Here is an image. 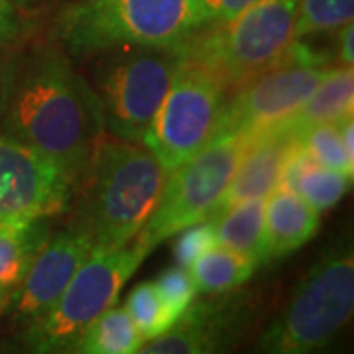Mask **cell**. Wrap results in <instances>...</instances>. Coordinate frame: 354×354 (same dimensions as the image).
I'll return each instance as SVG.
<instances>
[{"label": "cell", "mask_w": 354, "mask_h": 354, "mask_svg": "<svg viewBox=\"0 0 354 354\" xmlns=\"http://www.w3.org/2000/svg\"><path fill=\"white\" fill-rule=\"evenodd\" d=\"M104 132L95 91L64 51L36 48L12 55L0 134L46 156L75 185Z\"/></svg>", "instance_id": "6da1fadb"}, {"label": "cell", "mask_w": 354, "mask_h": 354, "mask_svg": "<svg viewBox=\"0 0 354 354\" xmlns=\"http://www.w3.org/2000/svg\"><path fill=\"white\" fill-rule=\"evenodd\" d=\"M167 174L144 144L104 132L73 185L77 225L95 248H122L138 236L162 197Z\"/></svg>", "instance_id": "7a4b0ae2"}, {"label": "cell", "mask_w": 354, "mask_h": 354, "mask_svg": "<svg viewBox=\"0 0 354 354\" xmlns=\"http://www.w3.org/2000/svg\"><path fill=\"white\" fill-rule=\"evenodd\" d=\"M297 6L299 0H258L228 22L199 26L181 41L185 57L213 73L232 97L286 62Z\"/></svg>", "instance_id": "3957f363"}, {"label": "cell", "mask_w": 354, "mask_h": 354, "mask_svg": "<svg viewBox=\"0 0 354 354\" xmlns=\"http://www.w3.org/2000/svg\"><path fill=\"white\" fill-rule=\"evenodd\" d=\"M201 26L197 0H79L57 16L73 57L120 46H174Z\"/></svg>", "instance_id": "277c9868"}, {"label": "cell", "mask_w": 354, "mask_h": 354, "mask_svg": "<svg viewBox=\"0 0 354 354\" xmlns=\"http://www.w3.org/2000/svg\"><path fill=\"white\" fill-rule=\"evenodd\" d=\"M183 62V44L120 46L99 51L88 83L101 104L104 130L116 138L144 144Z\"/></svg>", "instance_id": "5b68a950"}, {"label": "cell", "mask_w": 354, "mask_h": 354, "mask_svg": "<svg viewBox=\"0 0 354 354\" xmlns=\"http://www.w3.org/2000/svg\"><path fill=\"white\" fill-rule=\"evenodd\" d=\"M250 138L244 130L223 128L189 162L167 174L160 201L134 239L140 252L148 256L160 242L176 236L183 228L209 221Z\"/></svg>", "instance_id": "8992f818"}, {"label": "cell", "mask_w": 354, "mask_h": 354, "mask_svg": "<svg viewBox=\"0 0 354 354\" xmlns=\"http://www.w3.org/2000/svg\"><path fill=\"white\" fill-rule=\"evenodd\" d=\"M354 309L353 254H329L301 279L283 313L260 337L264 353L321 351L351 321Z\"/></svg>", "instance_id": "52a82bcc"}, {"label": "cell", "mask_w": 354, "mask_h": 354, "mask_svg": "<svg viewBox=\"0 0 354 354\" xmlns=\"http://www.w3.org/2000/svg\"><path fill=\"white\" fill-rule=\"evenodd\" d=\"M144 258L134 241L114 250L93 248L59 299L44 315L28 323L26 346L32 353H69L79 335L116 304L124 283Z\"/></svg>", "instance_id": "ba28073f"}, {"label": "cell", "mask_w": 354, "mask_h": 354, "mask_svg": "<svg viewBox=\"0 0 354 354\" xmlns=\"http://www.w3.org/2000/svg\"><path fill=\"white\" fill-rule=\"evenodd\" d=\"M228 99L213 73L185 57L144 138L165 174L189 162L223 130Z\"/></svg>", "instance_id": "9c48e42d"}, {"label": "cell", "mask_w": 354, "mask_h": 354, "mask_svg": "<svg viewBox=\"0 0 354 354\" xmlns=\"http://www.w3.org/2000/svg\"><path fill=\"white\" fill-rule=\"evenodd\" d=\"M73 205V181L46 156L0 134V223L53 218Z\"/></svg>", "instance_id": "30bf717a"}, {"label": "cell", "mask_w": 354, "mask_h": 354, "mask_svg": "<svg viewBox=\"0 0 354 354\" xmlns=\"http://www.w3.org/2000/svg\"><path fill=\"white\" fill-rule=\"evenodd\" d=\"M330 71L333 67L288 62L266 71L228 99L223 128L256 132L278 124L311 97Z\"/></svg>", "instance_id": "8fae6325"}, {"label": "cell", "mask_w": 354, "mask_h": 354, "mask_svg": "<svg viewBox=\"0 0 354 354\" xmlns=\"http://www.w3.org/2000/svg\"><path fill=\"white\" fill-rule=\"evenodd\" d=\"M93 248V236L77 223L50 236L36 254L20 286L14 288L8 305L14 321L28 325L44 315L59 299Z\"/></svg>", "instance_id": "7c38bea8"}, {"label": "cell", "mask_w": 354, "mask_h": 354, "mask_svg": "<svg viewBox=\"0 0 354 354\" xmlns=\"http://www.w3.org/2000/svg\"><path fill=\"white\" fill-rule=\"evenodd\" d=\"M246 311L241 301H236V297H228L223 301H209V304H191L187 311L174 323L171 329L152 341L144 342L140 353H218L230 342L236 341Z\"/></svg>", "instance_id": "4fadbf2b"}, {"label": "cell", "mask_w": 354, "mask_h": 354, "mask_svg": "<svg viewBox=\"0 0 354 354\" xmlns=\"http://www.w3.org/2000/svg\"><path fill=\"white\" fill-rule=\"evenodd\" d=\"M248 134L252 136L250 144L209 221H216L239 203L256 197H268L272 191L279 187L283 165L295 144V134L279 122Z\"/></svg>", "instance_id": "5bb4252c"}, {"label": "cell", "mask_w": 354, "mask_h": 354, "mask_svg": "<svg viewBox=\"0 0 354 354\" xmlns=\"http://www.w3.org/2000/svg\"><path fill=\"white\" fill-rule=\"evenodd\" d=\"M321 225V213L293 189L278 187L264 199V256L278 260L299 250Z\"/></svg>", "instance_id": "9a60e30c"}, {"label": "cell", "mask_w": 354, "mask_h": 354, "mask_svg": "<svg viewBox=\"0 0 354 354\" xmlns=\"http://www.w3.org/2000/svg\"><path fill=\"white\" fill-rule=\"evenodd\" d=\"M354 102V73L353 67H333L323 83L311 93V97L279 124L297 132L317 122H339L353 116Z\"/></svg>", "instance_id": "2e32d148"}, {"label": "cell", "mask_w": 354, "mask_h": 354, "mask_svg": "<svg viewBox=\"0 0 354 354\" xmlns=\"http://www.w3.org/2000/svg\"><path fill=\"white\" fill-rule=\"evenodd\" d=\"M48 239V218L0 223V288L20 286Z\"/></svg>", "instance_id": "e0dca14e"}, {"label": "cell", "mask_w": 354, "mask_h": 354, "mask_svg": "<svg viewBox=\"0 0 354 354\" xmlns=\"http://www.w3.org/2000/svg\"><path fill=\"white\" fill-rule=\"evenodd\" d=\"M264 199L266 197H256L239 203L213 221L216 244L252 258L258 266L266 264Z\"/></svg>", "instance_id": "ac0fdd59"}, {"label": "cell", "mask_w": 354, "mask_h": 354, "mask_svg": "<svg viewBox=\"0 0 354 354\" xmlns=\"http://www.w3.org/2000/svg\"><path fill=\"white\" fill-rule=\"evenodd\" d=\"M144 339L122 307H111L97 317L79 335L69 353L81 354H132L140 353Z\"/></svg>", "instance_id": "d6986e66"}, {"label": "cell", "mask_w": 354, "mask_h": 354, "mask_svg": "<svg viewBox=\"0 0 354 354\" xmlns=\"http://www.w3.org/2000/svg\"><path fill=\"white\" fill-rule=\"evenodd\" d=\"M256 268L260 266L252 258L216 244L189 266V272L199 291L227 293L246 283L254 276Z\"/></svg>", "instance_id": "ffe728a7"}, {"label": "cell", "mask_w": 354, "mask_h": 354, "mask_svg": "<svg viewBox=\"0 0 354 354\" xmlns=\"http://www.w3.org/2000/svg\"><path fill=\"white\" fill-rule=\"evenodd\" d=\"M351 181H353V177L317 164L313 158H309L297 169L288 189L295 191L299 197H304L305 201L321 213L341 201L342 195L348 191Z\"/></svg>", "instance_id": "44dd1931"}, {"label": "cell", "mask_w": 354, "mask_h": 354, "mask_svg": "<svg viewBox=\"0 0 354 354\" xmlns=\"http://www.w3.org/2000/svg\"><path fill=\"white\" fill-rule=\"evenodd\" d=\"M124 309L128 311L132 323L136 325L144 342L167 333L177 321L152 281H144L130 291Z\"/></svg>", "instance_id": "7402d4cb"}, {"label": "cell", "mask_w": 354, "mask_h": 354, "mask_svg": "<svg viewBox=\"0 0 354 354\" xmlns=\"http://www.w3.org/2000/svg\"><path fill=\"white\" fill-rule=\"evenodd\" d=\"M293 134H295L297 142L304 146L305 152L309 153L317 164L353 177L354 160L342 146L339 122H317V124L301 128Z\"/></svg>", "instance_id": "603a6c76"}, {"label": "cell", "mask_w": 354, "mask_h": 354, "mask_svg": "<svg viewBox=\"0 0 354 354\" xmlns=\"http://www.w3.org/2000/svg\"><path fill=\"white\" fill-rule=\"evenodd\" d=\"M354 18V0H299L293 39L337 32Z\"/></svg>", "instance_id": "cb8c5ba5"}, {"label": "cell", "mask_w": 354, "mask_h": 354, "mask_svg": "<svg viewBox=\"0 0 354 354\" xmlns=\"http://www.w3.org/2000/svg\"><path fill=\"white\" fill-rule=\"evenodd\" d=\"M153 283L160 291L164 304L167 305V309L176 315V319H179L187 311V307L195 301V295L199 291L195 279L191 276L189 268H183L179 264L164 270Z\"/></svg>", "instance_id": "d4e9b609"}, {"label": "cell", "mask_w": 354, "mask_h": 354, "mask_svg": "<svg viewBox=\"0 0 354 354\" xmlns=\"http://www.w3.org/2000/svg\"><path fill=\"white\" fill-rule=\"evenodd\" d=\"M176 260L177 264L183 268H189L203 252H207L209 248L216 246V234H215V223H197L191 227L183 228L181 232L176 234Z\"/></svg>", "instance_id": "484cf974"}, {"label": "cell", "mask_w": 354, "mask_h": 354, "mask_svg": "<svg viewBox=\"0 0 354 354\" xmlns=\"http://www.w3.org/2000/svg\"><path fill=\"white\" fill-rule=\"evenodd\" d=\"M258 0H197L199 20H201V26L223 24L244 12L248 6H252Z\"/></svg>", "instance_id": "4316f807"}, {"label": "cell", "mask_w": 354, "mask_h": 354, "mask_svg": "<svg viewBox=\"0 0 354 354\" xmlns=\"http://www.w3.org/2000/svg\"><path fill=\"white\" fill-rule=\"evenodd\" d=\"M20 34V18L14 0H0V50L10 46Z\"/></svg>", "instance_id": "83f0119b"}, {"label": "cell", "mask_w": 354, "mask_h": 354, "mask_svg": "<svg viewBox=\"0 0 354 354\" xmlns=\"http://www.w3.org/2000/svg\"><path fill=\"white\" fill-rule=\"evenodd\" d=\"M353 39H354V28L353 22L341 28V36H339V64L344 67H353L354 50H353Z\"/></svg>", "instance_id": "f1b7e54d"}, {"label": "cell", "mask_w": 354, "mask_h": 354, "mask_svg": "<svg viewBox=\"0 0 354 354\" xmlns=\"http://www.w3.org/2000/svg\"><path fill=\"white\" fill-rule=\"evenodd\" d=\"M10 59H12V55H8L6 51L0 50V113H2V104H4V91H6V79H8Z\"/></svg>", "instance_id": "f546056e"}, {"label": "cell", "mask_w": 354, "mask_h": 354, "mask_svg": "<svg viewBox=\"0 0 354 354\" xmlns=\"http://www.w3.org/2000/svg\"><path fill=\"white\" fill-rule=\"evenodd\" d=\"M12 291L10 288H0V315L8 309L10 299H12Z\"/></svg>", "instance_id": "4dcf8cb0"}, {"label": "cell", "mask_w": 354, "mask_h": 354, "mask_svg": "<svg viewBox=\"0 0 354 354\" xmlns=\"http://www.w3.org/2000/svg\"><path fill=\"white\" fill-rule=\"evenodd\" d=\"M18 2H24V0H18Z\"/></svg>", "instance_id": "1f68e13d"}]
</instances>
